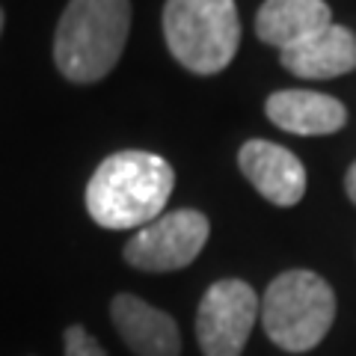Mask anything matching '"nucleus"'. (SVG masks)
<instances>
[{"label": "nucleus", "instance_id": "nucleus-1", "mask_svg": "<svg viewBox=\"0 0 356 356\" xmlns=\"http://www.w3.org/2000/svg\"><path fill=\"white\" fill-rule=\"evenodd\" d=\"M175 172L161 154L116 152L86 184V211L102 229H143L163 214Z\"/></svg>", "mask_w": 356, "mask_h": 356}, {"label": "nucleus", "instance_id": "nucleus-2", "mask_svg": "<svg viewBox=\"0 0 356 356\" xmlns=\"http://www.w3.org/2000/svg\"><path fill=\"white\" fill-rule=\"evenodd\" d=\"M131 30L128 0H69L54 39V60L72 83H95L119 63Z\"/></svg>", "mask_w": 356, "mask_h": 356}, {"label": "nucleus", "instance_id": "nucleus-3", "mask_svg": "<svg viewBox=\"0 0 356 356\" xmlns=\"http://www.w3.org/2000/svg\"><path fill=\"white\" fill-rule=\"evenodd\" d=\"M163 36L172 57L193 74H217L235 60L241 18L235 0H166Z\"/></svg>", "mask_w": 356, "mask_h": 356}, {"label": "nucleus", "instance_id": "nucleus-4", "mask_svg": "<svg viewBox=\"0 0 356 356\" xmlns=\"http://www.w3.org/2000/svg\"><path fill=\"white\" fill-rule=\"evenodd\" d=\"M336 318V294L324 276L288 270L267 285L261 300V324L276 348L303 353L318 348Z\"/></svg>", "mask_w": 356, "mask_h": 356}, {"label": "nucleus", "instance_id": "nucleus-5", "mask_svg": "<svg viewBox=\"0 0 356 356\" xmlns=\"http://www.w3.org/2000/svg\"><path fill=\"white\" fill-rule=\"evenodd\" d=\"M208 217L193 208L166 211L125 243V261L146 273L181 270L202 252L208 241Z\"/></svg>", "mask_w": 356, "mask_h": 356}, {"label": "nucleus", "instance_id": "nucleus-6", "mask_svg": "<svg viewBox=\"0 0 356 356\" xmlns=\"http://www.w3.org/2000/svg\"><path fill=\"white\" fill-rule=\"evenodd\" d=\"M259 318V294L243 280H220L196 312V339L205 356H241Z\"/></svg>", "mask_w": 356, "mask_h": 356}, {"label": "nucleus", "instance_id": "nucleus-7", "mask_svg": "<svg viewBox=\"0 0 356 356\" xmlns=\"http://www.w3.org/2000/svg\"><path fill=\"white\" fill-rule=\"evenodd\" d=\"M238 163H241V172L250 178V184L255 191H259L267 202H273L280 208L297 205L306 193L303 163L294 158V152L276 146V143H267V140L243 143Z\"/></svg>", "mask_w": 356, "mask_h": 356}, {"label": "nucleus", "instance_id": "nucleus-8", "mask_svg": "<svg viewBox=\"0 0 356 356\" xmlns=\"http://www.w3.org/2000/svg\"><path fill=\"white\" fill-rule=\"evenodd\" d=\"M110 318L131 348L134 356H178L181 353V332L166 312L149 306L134 294H116L110 303Z\"/></svg>", "mask_w": 356, "mask_h": 356}, {"label": "nucleus", "instance_id": "nucleus-9", "mask_svg": "<svg viewBox=\"0 0 356 356\" xmlns=\"http://www.w3.org/2000/svg\"><path fill=\"white\" fill-rule=\"evenodd\" d=\"M267 119L297 137L336 134L348 122V110L339 98L312 89H282L267 98Z\"/></svg>", "mask_w": 356, "mask_h": 356}, {"label": "nucleus", "instance_id": "nucleus-10", "mask_svg": "<svg viewBox=\"0 0 356 356\" xmlns=\"http://www.w3.org/2000/svg\"><path fill=\"white\" fill-rule=\"evenodd\" d=\"M282 65L297 77L324 81L356 69V36L341 24H327L282 51Z\"/></svg>", "mask_w": 356, "mask_h": 356}, {"label": "nucleus", "instance_id": "nucleus-11", "mask_svg": "<svg viewBox=\"0 0 356 356\" xmlns=\"http://www.w3.org/2000/svg\"><path fill=\"white\" fill-rule=\"evenodd\" d=\"M332 24L330 6L324 0H264L255 15V33L280 51L303 42L312 33Z\"/></svg>", "mask_w": 356, "mask_h": 356}, {"label": "nucleus", "instance_id": "nucleus-12", "mask_svg": "<svg viewBox=\"0 0 356 356\" xmlns=\"http://www.w3.org/2000/svg\"><path fill=\"white\" fill-rule=\"evenodd\" d=\"M63 341H65V356H107L104 348L98 344V339L89 336L81 324L65 327Z\"/></svg>", "mask_w": 356, "mask_h": 356}, {"label": "nucleus", "instance_id": "nucleus-13", "mask_svg": "<svg viewBox=\"0 0 356 356\" xmlns=\"http://www.w3.org/2000/svg\"><path fill=\"white\" fill-rule=\"evenodd\" d=\"M344 187H348V196H350V202L356 205V163L348 170V178H344Z\"/></svg>", "mask_w": 356, "mask_h": 356}, {"label": "nucleus", "instance_id": "nucleus-14", "mask_svg": "<svg viewBox=\"0 0 356 356\" xmlns=\"http://www.w3.org/2000/svg\"><path fill=\"white\" fill-rule=\"evenodd\" d=\"M0 30H3V13H0Z\"/></svg>", "mask_w": 356, "mask_h": 356}]
</instances>
